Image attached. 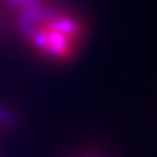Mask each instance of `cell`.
<instances>
[{
  "label": "cell",
  "mask_w": 157,
  "mask_h": 157,
  "mask_svg": "<svg viewBox=\"0 0 157 157\" xmlns=\"http://www.w3.org/2000/svg\"><path fill=\"white\" fill-rule=\"evenodd\" d=\"M17 22L33 48L54 60H70L84 37L80 20L46 4L18 11Z\"/></svg>",
  "instance_id": "obj_1"
},
{
  "label": "cell",
  "mask_w": 157,
  "mask_h": 157,
  "mask_svg": "<svg viewBox=\"0 0 157 157\" xmlns=\"http://www.w3.org/2000/svg\"><path fill=\"white\" fill-rule=\"evenodd\" d=\"M9 3L18 11H24L28 8H33V7H38L42 4H46L45 0H8Z\"/></svg>",
  "instance_id": "obj_2"
},
{
  "label": "cell",
  "mask_w": 157,
  "mask_h": 157,
  "mask_svg": "<svg viewBox=\"0 0 157 157\" xmlns=\"http://www.w3.org/2000/svg\"><path fill=\"white\" fill-rule=\"evenodd\" d=\"M85 157H98V156H85Z\"/></svg>",
  "instance_id": "obj_3"
}]
</instances>
